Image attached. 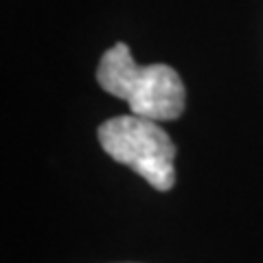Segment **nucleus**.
Listing matches in <instances>:
<instances>
[{"mask_svg": "<svg viewBox=\"0 0 263 263\" xmlns=\"http://www.w3.org/2000/svg\"><path fill=\"white\" fill-rule=\"evenodd\" d=\"M97 81L108 95L125 99L129 112L149 121H174L184 112V84L167 64L141 66L127 44H114L99 62Z\"/></svg>", "mask_w": 263, "mask_h": 263, "instance_id": "1", "label": "nucleus"}, {"mask_svg": "<svg viewBox=\"0 0 263 263\" xmlns=\"http://www.w3.org/2000/svg\"><path fill=\"white\" fill-rule=\"evenodd\" d=\"M99 143L110 158L136 171L156 191L176 184V145L156 121L136 114L108 119L99 127Z\"/></svg>", "mask_w": 263, "mask_h": 263, "instance_id": "2", "label": "nucleus"}]
</instances>
